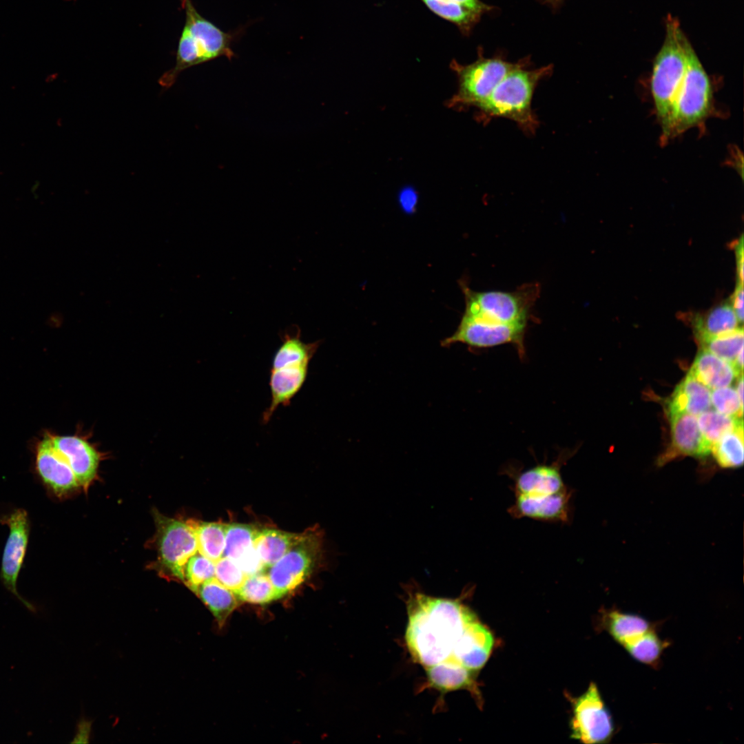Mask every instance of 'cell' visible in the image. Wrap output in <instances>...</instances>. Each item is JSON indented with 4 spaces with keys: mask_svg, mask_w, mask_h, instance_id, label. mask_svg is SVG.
Wrapping results in <instances>:
<instances>
[{
    "mask_svg": "<svg viewBox=\"0 0 744 744\" xmlns=\"http://www.w3.org/2000/svg\"><path fill=\"white\" fill-rule=\"evenodd\" d=\"M697 421L701 432L710 446L725 434L743 425V418L728 416L710 410L697 415Z\"/></svg>",
    "mask_w": 744,
    "mask_h": 744,
    "instance_id": "33",
    "label": "cell"
},
{
    "mask_svg": "<svg viewBox=\"0 0 744 744\" xmlns=\"http://www.w3.org/2000/svg\"><path fill=\"white\" fill-rule=\"evenodd\" d=\"M185 20L176 52V63L160 78L161 86L169 88L183 70L219 57L236 56L232 45L241 32H225L203 17L192 0H180Z\"/></svg>",
    "mask_w": 744,
    "mask_h": 744,
    "instance_id": "2",
    "label": "cell"
},
{
    "mask_svg": "<svg viewBox=\"0 0 744 744\" xmlns=\"http://www.w3.org/2000/svg\"><path fill=\"white\" fill-rule=\"evenodd\" d=\"M493 645L492 634L476 619L467 626L459 639L455 659L463 667L476 672L486 663Z\"/></svg>",
    "mask_w": 744,
    "mask_h": 744,
    "instance_id": "18",
    "label": "cell"
},
{
    "mask_svg": "<svg viewBox=\"0 0 744 744\" xmlns=\"http://www.w3.org/2000/svg\"><path fill=\"white\" fill-rule=\"evenodd\" d=\"M540 1H542V0H540Z\"/></svg>",
    "mask_w": 744,
    "mask_h": 744,
    "instance_id": "45",
    "label": "cell"
},
{
    "mask_svg": "<svg viewBox=\"0 0 744 744\" xmlns=\"http://www.w3.org/2000/svg\"><path fill=\"white\" fill-rule=\"evenodd\" d=\"M670 421L672 442L670 446L658 458L662 466L680 456L704 457L711 449L699 427L697 416L687 413L668 415Z\"/></svg>",
    "mask_w": 744,
    "mask_h": 744,
    "instance_id": "14",
    "label": "cell"
},
{
    "mask_svg": "<svg viewBox=\"0 0 744 744\" xmlns=\"http://www.w3.org/2000/svg\"><path fill=\"white\" fill-rule=\"evenodd\" d=\"M90 725L86 721H83L79 725L74 740L72 743H87L89 737Z\"/></svg>",
    "mask_w": 744,
    "mask_h": 744,
    "instance_id": "42",
    "label": "cell"
},
{
    "mask_svg": "<svg viewBox=\"0 0 744 744\" xmlns=\"http://www.w3.org/2000/svg\"><path fill=\"white\" fill-rule=\"evenodd\" d=\"M570 727V736L585 743H607L613 736L612 716L595 683L573 700Z\"/></svg>",
    "mask_w": 744,
    "mask_h": 744,
    "instance_id": "10",
    "label": "cell"
},
{
    "mask_svg": "<svg viewBox=\"0 0 744 744\" xmlns=\"http://www.w3.org/2000/svg\"><path fill=\"white\" fill-rule=\"evenodd\" d=\"M417 200V194L413 188L406 187L400 192V205L406 213L411 214L414 211Z\"/></svg>",
    "mask_w": 744,
    "mask_h": 744,
    "instance_id": "38",
    "label": "cell"
},
{
    "mask_svg": "<svg viewBox=\"0 0 744 744\" xmlns=\"http://www.w3.org/2000/svg\"><path fill=\"white\" fill-rule=\"evenodd\" d=\"M560 462L538 464L519 473L515 479L517 495H548L564 490Z\"/></svg>",
    "mask_w": 744,
    "mask_h": 744,
    "instance_id": "22",
    "label": "cell"
},
{
    "mask_svg": "<svg viewBox=\"0 0 744 744\" xmlns=\"http://www.w3.org/2000/svg\"><path fill=\"white\" fill-rule=\"evenodd\" d=\"M9 528V535L4 547L1 568V579L8 590L12 592L30 611L36 612L34 605L21 597L17 592V582L27 550L29 537V520L27 512L15 509L0 519Z\"/></svg>",
    "mask_w": 744,
    "mask_h": 744,
    "instance_id": "12",
    "label": "cell"
},
{
    "mask_svg": "<svg viewBox=\"0 0 744 744\" xmlns=\"http://www.w3.org/2000/svg\"><path fill=\"white\" fill-rule=\"evenodd\" d=\"M322 547L320 533L309 530L268 568V576L280 598L295 590L313 572L320 559Z\"/></svg>",
    "mask_w": 744,
    "mask_h": 744,
    "instance_id": "9",
    "label": "cell"
},
{
    "mask_svg": "<svg viewBox=\"0 0 744 744\" xmlns=\"http://www.w3.org/2000/svg\"><path fill=\"white\" fill-rule=\"evenodd\" d=\"M685 75L676 96L668 140L703 121L709 114L712 101L710 79L691 44L685 37Z\"/></svg>",
    "mask_w": 744,
    "mask_h": 744,
    "instance_id": "6",
    "label": "cell"
},
{
    "mask_svg": "<svg viewBox=\"0 0 744 744\" xmlns=\"http://www.w3.org/2000/svg\"><path fill=\"white\" fill-rule=\"evenodd\" d=\"M194 526L198 541V551L214 562L223 557L226 524L194 522Z\"/></svg>",
    "mask_w": 744,
    "mask_h": 744,
    "instance_id": "31",
    "label": "cell"
},
{
    "mask_svg": "<svg viewBox=\"0 0 744 744\" xmlns=\"http://www.w3.org/2000/svg\"><path fill=\"white\" fill-rule=\"evenodd\" d=\"M51 438L71 467L80 486L87 490L96 476L102 453L83 435H51Z\"/></svg>",
    "mask_w": 744,
    "mask_h": 744,
    "instance_id": "15",
    "label": "cell"
},
{
    "mask_svg": "<svg viewBox=\"0 0 744 744\" xmlns=\"http://www.w3.org/2000/svg\"><path fill=\"white\" fill-rule=\"evenodd\" d=\"M35 464L43 482L59 497L68 495L80 486L71 467L54 446L51 435H45L39 443Z\"/></svg>",
    "mask_w": 744,
    "mask_h": 744,
    "instance_id": "13",
    "label": "cell"
},
{
    "mask_svg": "<svg viewBox=\"0 0 744 744\" xmlns=\"http://www.w3.org/2000/svg\"><path fill=\"white\" fill-rule=\"evenodd\" d=\"M666 646L667 642L663 641L653 629L624 647V649L637 661L656 666Z\"/></svg>",
    "mask_w": 744,
    "mask_h": 744,
    "instance_id": "34",
    "label": "cell"
},
{
    "mask_svg": "<svg viewBox=\"0 0 744 744\" xmlns=\"http://www.w3.org/2000/svg\"><path fill=\"white\" fill-rule=\"evenodd\" d=\"M308 362L287 364L276 369H271L269 386L271 403L262 414V421H269L280 406H288L291 400L302 389L308 374Z\"/></svg>",
    "mask_w": 744,
    "mask_h": 744,
    "instance_id": "17",
    "label": "cell"
},
{
    "mask_svg": "<svg viewBox=\"0 0 744 744\" xmlns=\"http://www.w3.org/2000/svg\"><path fill=\"white\" fill-rule=\"evenodd\" d=\"M730 302L740 324L743 322V283L737 282Z\"/></svg>",
    "mask_w": 744,
    "mask_h": 744,
    "instance_id": "39",
    "label": "cell"
},
{
    "mask_svg": "<svg viewBox=\"0 0 744 744\" xmlns=\"http://www.w3.org/2000/svg\"><path fill=\"white\" fill-rule=\"evenodd\" d=\"M734 251L736 260L737 282L743 283V236L737 240L734 246Z\"/></svg>",
    "mask_w": 744,
    "mask_h": 744,
    "instance_id": "40",
    "label": "cell"
},
{
    "mask_svg": "<svg viewBox=\"0 0 744 744\" xmlns=\"http://www.w3.org/2000/svg\"><path fill=\"white\" fill-rule=\"evenodd\" d=\"M698 343L700 349L707 350L734 365L737 355L743 349V329L742 327H738L731 331L703 340Z\"/></svg>",
    "mask_w": 744,
    "mask_h": 744,
    "instance_id": "32",
    "label": "cell"
},
{
    "mask_svg": "<svg viewBox=\"0 0 744 744\" xmlns=\"http://www.w3.org/2000/svg\"><path fill=\"white\" fill-rule=\"evenodd\" d=\"M302 533L278 529H258L254 546L265 568L276 563L300 538Z\"/></svg>",
    "mask_w": 744,
    "mask_h": 744,
    "instance_id": "24",
    "label": "cell"
},
{
    "mask_svg": "<svg viewBox=\"0 0 744 744\" xmlns=\"http://www.w3.org/2000/svg\"><path fill=\"white\" fill-rule=\"evenodd\" d=\"M456 2L467 9L482 15L491 10L492 7L480 0H450Z\"/></svg>",
    "mask_w": 744,
    "mask_h": 744,
    "instance_id": "41",
    "label": "cell"
},
{
    "mask_svg": "<svg viewBox=\"0 0 744 744\" xmlns=\"http://www.w3.org/2000/svg\"><path fill=\"white\" fill-rule=\"evenodd\" d=\"M564 0H542L544 3L548 4L552 7H557L560 5Z\"/></svg>",
    "mask_w": 744,
    "mask_h": 744,
    "instance_id": "44",
    "label": "cell"
},
{
    "mask_svg": "<svg viewBox=\"0 0 744 744\" xmlns=\"http://www.w3.org/2000/svg\"><path fill=\"white\" fill-rule=\"evenodd\" d=\"M258 528L251 524H226L223 556L236 564L255 550L254 542Z\"/></svg>",
    "mask_w": 744,
    "mask_h": 744,
    "instance_id": "27",
    "label": "cell"
},
{
    "mask_svg": "<svg viewBox=\"0 0 744 744\" xmlns=\"http://www.w3.org/2000/svg\"><path fill=\"white\" fill-rule=\"evenodd\" d=\"M246 577L240 566L228 557L223 556L215 561V579L234 592L240 588Z\"/></svg>",
    "mask_w": 744,
    "mask_h": 744,
    "instance_id": "37",
    "label": "cell"
},
{
    "mask_svg": "<svg viewBox=\"0 0 744 744\" xmlns=\"http://www.w3.org/2000/svg\"><path fill=\"white\" fill-rule=\"evenodd\" d=\"M603 617L604 628L623 648L655 629L643 617L619 610L606 611Z\"/></svg>",
    "mask_w": 744,
    "mask_h": 744,
    "instance_id": "23",
    "label": "cell"
},
{
    "mask_svg": "<svg viewBox=\"0 0 744 744\" xmlns=\"http://www.w3.org/2000/svg\"><path fill=\"white\" fill-rule=\"evenodd\" d=\"M234 592L240 601L255 604H265L280 598L265 570L247 576Z\"/></svg>",
    "mask_w": 744,
    "mask_h": 744,
    "instance_id": "30",
    "label": "cell"
},
{
    "mask_svg": "<svg viewBox=\"0 0 744 744\" xmlns=\"http://www.w3.org/2000/svg\"><path fill=\"white\" fill-rule=\"evenodd\" d=\"M526 68L527 63L510 72L476 107L479 121L486 123L493 118H506L516 123L524 132L535 134L539 122L531 107L533 94L540 81L551 74L553 66Z\"/></svg>",
    "mask_w": 744,
    "mask_h": 744,
    "instance_id": "3",
    "label": "cell"
},
{
    "mask_svg": "<svg viewBox=\"0 0 744 744\" xmlns=\"http://www.w3.org/2000/svg\"><path fill=\"white\" fill-rule=\"evenodd\" d=\"M433 12L454 23L462 34L468 35L481 14L450 0H421Z\"/></svg>",
    "mask_w": 744,
    "mask_h": 744,
    "instance_id": "29",
    "label": "cell"
},
{
    "mask_svg": "<svg viewBox=\"0 0 744 744\" xmlns=\"http://www.w3.org/2000/svg\"><path fill=\"white\" fill-rule=\"evenodd\" d=\"M738 378V382H737V386H736V391L737 392V394L738 395V397H739V400H740L741 402L743 404V374L739 375Z\"/></svg>",
    "mask_w": 744,
    "mask_h": 744,
    "instance_id": "43",
    "label": "cell"
},
{
    "mask_svg": "<svg viewBox=\"0 0 744 744\" xmlns=\"http://www.w3.org/2000/svg\"><path fill=\"white\" fill-rule=\"evenodd\" d=\"M220 624L236 608L240 601L235 592L215 577L200 584L195 592Z\"/></svg>",
    "mask_w": 744,
    "mask_h": 744,
    "instance_id": "26",
    "label": "cell"
},
{
    "mask_svg": "<svg viewBox=\"0 0 744 744\" xmlns=\"http://www.w3.org/2000/svg\"><path fill=\"white\" fill-rule=\"evenodd\" d=\"M570 494L564 490L548 495H517L510 513L516 517L544 521H567Z\"/></svg>",
    "mask_w": 744,
    "mask_h": 744,
    "instance_id": "16",
    "label": "cell"
},
{
    "mask_svg": "<svg viewBox=\"0 0 744 744\" xmlns=\"http://www.w3.org/2000/svg\"><path fill=\"white\" fill-rule=\"evenodd\" d=\"M406 602L405 640L414 661L425 670L460 666L455 650L467 626L477 619L474 612L457 599L435 597L417 590L409 593Z\"/></svg>",
    "mask_w": 744,
    "mask_h": 744,
    "instance_id": "1",
    "label": "cell"
},
{
    "mask_svg": "<svg viewBox=\"0 0 744 744\" xmlns=\"http://www.w3.org/2000/svg\"><path fill=\"white\" fill-rule=\"evenodd\" d=\"M709 389L729 386L740 373L734 365L711 352L700 349L689 371Z\"/></svg>",
    "mask_w": 744,
    "mask_h": 744,
    "instance_id": "20",
    "label": "cell"
},
{
    "mask_svg": "<svg viewBox=\"0 0 744 744\" xmlns=\"http://www.w3.org/2000/svg\"><path fill=\"white\" fill-rule=\"evenodd\" d=\"M718 464L724 468H733L743 464V425L725 434L711 446Z\"/></svg>",
    "mask_w": 744,
    "mask_h": 744,
    "instance_id": "28",
    "label": "cell"
},
{
    "mask_svg": "<svg viewBox=\"0 0 744 744\" xmlns=\"http://www.w3.org/2000/svg\"><path fill=\"white\" fill-rule=\"evenodd\" d=\"M684 38L678 21L668 17L665 41L655 58L650 81L663 143L668 141L674 103L685 72Z\"/></svg>",
    "mask_w": 744,
    "mask_h": 744,
    "instance_id": "4",
    "label": "cell"
},
{
    "mask_svg": "<svg viewBox=\"0 0 744 744\" xmlns=\"http://www.w3.org/2000/svg\"><path fill=\"white\" fill-rule=\"evenodd\" d=\"M711 402L716 411L724 415L742 418L743 404L736 389L725 386L713 389Z\"/></svg>",
    "mask_w": 744,
    "mask_h": 744,
    "instance_id": "36",
    "label": "cell"
},
{
    "mask_svg": "<svg viewBox=\"0 0 744 744\" xmlns=\"http://www.w3.org/2000/svg\"><path fill=\"white\" fill-rule=\"evenodd\" d=\"M528 323H496L462 316L456 331L442 341L448 347L463 343L473 348H489L504 344H513L519 354L524 353V336Z\"/></svg>",
    "mask_w": 744,
    "mask_h": 744,
    "instance_id": "11",
    "label": "cell"
},
{
    "mask_svg": "<svg viewBox=\"0 0 744 744\" xmlns=\"http://www.w3.org/2000/svg\"><path fill=\"white\" fill-rule=\"evenodd\" d=\"M459 285L465 300L462 316L496 323H528L540 294L537 282L523 284L513 291H474L464 278Z\"/></svg>",
    "mask_w": 744,
    "mask_h": 744,
    "instance_id": "5",
    "label": "cell"
},
{
    "mask_svg": "<svg viewBox=\"0 0 744 744\" xmlns=\"http://www.w3.org/2000/svg\"><path fill=\"white\" fill-rule=\"evenodd\" d=\"M527 63L528 60L510 63L501 56L484 58L481 50L477 59L472 63L461 65L452 61L451 66L457 74L458 88L449 105L457 107H477L506 74Z\"/></svg>",
    "mask_w": 744,
    "mask_h": 744,
    "instance_id": "7",
    "label": "cell"
},
{
    "mask_svg": "<svg viewBox=\"0 0 744 744\" xmlns=\"http://www.w3.org/2000/svg\"><path fill=\"white\" fill-rule=\"evenodd\" d=\"M697 342L731 331L740 324L730 300L721 303L705 313L688 314Z\"/></svg>",
    "mask_w": 744,
    "mask_h": 744,
    "instance_id": "21",
    "label": "cell"
},
{
    "mask_svg": "<svg viewBox=\"0 0 744 744\" xmlns=\"http://www.w3.org/2000/svg\"><path fill=\"white\" fill-rule=\"evenodd\" d=\"M184 574V583L195 592L200 584L215 577V562L197 552L187 561Z\"/></svg>",
    "mask_w": 744,
    "mask_h": 744,
    "instance_id": "35",
    "label": "cell"
},
{
    "mask_svg": "<svg viewBox=\"0 0 744 744\" xmlns=\"http://www.w3.org/2000/svg\"><path fill=\"white\" fill-rule=\"evenodd\" d=\"M158 564L161 572L184 582L188 559L198 552L194 522L156 513Z\"/></svg>",
    "mask_w": 744,
    "mask_h": 744,
    "instance_id": "8",
    "label": "cell"
},
{
    "mask_svg": "<svg viewBox=\"0 0 744 744\" xmlns=\"http://www.w3.org/2000/svg\"><path fill=\"white\" fill-rule=\"evenodd\" d=\"M281 336L282 344L273 358L271 369L289 364L309 363L320 345V341L310 343L302 341L298 327L285 331Z\"/></svg>",
    "mask_w": 744,
    "mask_h": 744,
    "instance_id": "25",
    "label": "cell"
},
{
    "mask_svg": "<svg viewBox=\"0 0 744 744\" xmlns=\"http://www.w3.org/2000/svg\"><path fill=\"white\" fill-rule=\"evenodd\" d=\"M666 405L668 415L687 413L697 416L712 406L710 389L688 373Z\"/></svg>",
    "mask_w": 744,
    "mask_h": 744,
    "instance_id": "19",
    "label": "cell"
}]
</instances>
